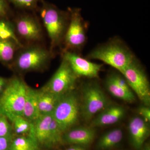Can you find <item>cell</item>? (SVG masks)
Returning <instances> with one entry per match:
<instances>
[{
	"label": "cell",
	"instance_id": "29",
	"mask_svg": "<svg viewBox=\"0 0 150 150\" xmlns=\"http://www.w3.org/2000/svg\"><path fill=\"white\" fill-rule=\"evenodd\" d=\"M13 139V136L0 137V150H8Z\"/></svg>",
	"mask_w": 150,
	"mask_h": 150
},
{
	"label": "cell",
	"instance_id": "12",
	"mask_svg": "<svg viewBox=\"0 0 150 150\" xmlns=\"http://www.w3.org/2000/svg\"><path fill=\"white\" fill-rule=\"evenodd\" d=\"M128 128L132 146L140 149L149 136V123L142 117L135 116L129 121Z\"/></svg>",
	"mask_w": 150,
	"mask_h": 150
},
{
	"label": "cell",
	"instance_id": "15",
	"mask_svg": "<svg viewBox=\"0 0 150 150\" xmlns=\"http://www.w3.org/2000/svg\"><path fill=\"white\" fill-rule=\"evenodd\" d=\"M52 118V115H40L32 123L28 135L34 137L40 146L49 148V130Z\"/></svg>",
	"mask_w": 150,
	"mask_h": 150
},
{
	"label": "cell",
	"instance_id": "25",
	"mask_svg": "<svg viewBox=\"0 0 150 150\" xmlns=\"http://www.w3.org/2000/svg\"><path fill=\"white\" fill-rule=\"evenodd\" d=\"M8 2L19 9L23 10L34 11L37 9L41 0H7Z\"/></svg>",
	"mask_w": 150,
	"mask_h": 150
},
{
	"label": "cell",
	"instance_id": "21",
	"mask_svg": "<svg viewBox=\"0 0 150 150\" xmlns=\"http://www.w3.org/2000/svg\"><path fill=\"white\" fill-rule=\"evenodd\" d=\"M8 150H40V146L34 137L28 135L13 139Z\"/></svg>",
	"mask_w": 150,
	"mask_h": 150
},
{
	"label": "cell",
	"instance_id": "19",
	"mask_svg": "<svg viewBox=\"0 0 150 150\" xmlns=\"http://www.w3.org/2000/svg\"><path fill=\"white\" fill-rule=\"evenodd\" d=\"M23 46L13 40L0 39V62L10 66L17 52Z\"/></svg>",
	"mask_w": 150,
	"mask_h": 150
},
{
	"label": "cell",
	"instance_id": "8",
	"mask_svg": "<svg viewBox=\"0 0 150 150\" xmlns=\"http://www.w3.org/2000/svg\"><path fill=\"white\" fill-rule=\"evenodd\" d=\"M121 74L141 102L146 106H149V82L144 70L136 58Z\"/></svg>",
	"mask_w": 150,
	"mask_h": 150
},
{
	"label": "cell",
	"instance_id": "2",
	"mask_svg": "<svg viewBox=\"0 0 150 150\" xmlns=\"http://www.w3.org/2000/svg\"><path fill=\"white\" fill-rule=\"evenodd\" d=\"M86 58L101 61L121 74L136 57L122 40L114 38L92 50Z\"/></svg>",
	"mask_w": 150,
	"mask_h": 150
},
{
	"label": "cell",
	"instance_id": "22",
	"mask_svg": "<svg viewBox=\"0 0 150 150\" xmlns=\"http://www.w3.org/2000/svg\"><path fill=\"white\" fill-rule=\"evenodd\" d=\"M0 39H10L23 45L16 35L13 22L8 18H0Z\"/></svg>",
	"mask_w": 150,
	"mask_h": 150
},
{
	"label": "cell",
	"instance_id": "24",
	"mask_svg": "<svg viewBox=\"0 0 150 150\" xmlns=\"http://www.w3.org/2000/svg\"><path fill=\"white\" fill-rule=\"evenodd\" d=\"M11 122L13 123L14 129L16 134L21 135L29 133L32 123L23 116H17Z\"/></svg>",
	"mask_w": 150,
	"mask_h": 150
},
{
	"label": "cell",
	"instance_id": "17",
	"mask_svg": "<svg viewBox=\"0 0 150 150\" xmlns=\"http://www.w3.org/2000/svg\"><path fill=\"white\" fill-rule=\"evenodd\" d=\"M40 115L36 96V90L28 87L23 116L31 123Z\"/></svg>",
	"mask_w": 150,
	"mask_h": 150
},
{
	"label": "cell",
	"instance_id": "16",
	"mask_svg": "<svg viewBox=\"0 0 150 150\" xmlns=\"http://www.w3.org/2000/svg\"><path fill=\"white\" fill-rule=\"evenodd\" d=\"M36 96L40 115H52L61 96L42 88L36 90Z\"/></svg>",
	"mask_w": 150,
	"mask_h": 150
},
{
	"label": "cell",
	"instance_id": "18",
	"mask_svg": "<svg viewBox=\"0 0 150 150\" xmlns=\"http://www.w3.org/2000/svg\"><path fill=\"white\" fill-rule=\"evenodd\" d=\"M105 83L108 91L113 96L129 103L134 102L136 100L133 91H128L122 88L115 82L111 74L108 76Z\"/></svg>",
	"mask_w": 150,
	"mask_h": 150
},
{
	"label": "cell",
	"instance_id": "30",
	"mask_svg": "<svg viewBox=\"0 0 150 150\" xmlns=\"http://www.w3.org/2000/svg\"><path fill=\"white\" fill-rule=\"evenodd\" d=\"M8 80L0 76V93H1L8 83Z\"/></svg>",
	"mask_w": 150,
	"mask_h": 150
},
{
	"label": "cell",
	"instance_id": "13",
	"mask_svg": "<svg viewBox=\"0 0 150 150\" xmlns=\"http://www.w3.org/2000/svg\"><path fill=\"white\" fill-rule=\"evenodd\" d=\"M96 131L93 127H81L71 128L63 135V142L69 144L88 146L93 142Z\"/></svg>",
	"mask_w": 150,
	"mask_h": 150
},
{
	"label": "cell",
	"instance_id": "31",
	"mask_svg": "<svg viewBox=\"0 0 150 150\" xmlns=\"http://www.w3.org/2000/svg\"><path fill=\"white\" fill-rule=\"evenodd\" d=\"M66 150H86L83 146L74 145Z\"/></svg>",
	"mask_w": 150,
	"mask_h": 150
},
{
	"label": "cell",
	"instance_id": "7",
	"mask_svg": "<svg viewBox=\"0 0 150 150\" xmlns=\"http://www.w3.org/2000/svg\"><path fill=\"white\" fill-rule=\"evenodd\" d=\"M82 94L81 113L86 122L90 121L95 115L110 104L104 92L96 83L85 84Z\"/></svg>",
	"mask_w": 150,
	"mask_h": 150
},
{
	"label": "cell",
	"instance_id": "6",
	"mask_svg": "<svg viewBox=\"0 0 150 150\" xmlns=\"http://www.w3.org/2000/svg\"><path fill=\"white\" fill-rule=\"evenodd\" d=\"M68 10L69 21L63 41L62 52L78 53L85 45L88 25L83 18L79 8H69Z\"/></svg>",
	"mask_w": 150,
	"mask_h": 150
},
{
	"label": "cell",
	"instance_id": "20",
	"mask_svg": "<svg viewBox=\"0 0 150 150\" xmlns=\"http://www.w3.org/2000/svg\"><path fill=\"white\" fill-rule=\"evenodd\" d=\"M123 133L120 129H115L106 132L100 138L97 143L96 148L99 150L112 149L121 142Z\"/></svg>",
	"mask_w": 150,
	"mask_h": 150
},
{
	"label": "cell",
	"instance_id": "14",
	"mask_svg": "<svg viewBox=\"0 0 150 150\" xmlns=\"http://www.w3.org/2000/svg\"><path fill=\"white\" fill-rule=\"evenodd\" d=\"M126 111L125 108L121 105L110 104L94 118L91 127L94 128L115 124L123 118Z\"/></svg>",
	"mask_w": 150,
	"mask_h": 150
},
{
	"label": "cell",
	"instance_id": "1",
	"mask_svg": "<svg viewBox=\"0 0 150 150\" xmlns=\"http://www.w3.org/2000/svg\"><path fill=\"white\" fill-rule=\"evenodd\" d=\"M39 4L38 8L39 15L50 40L49 49L54 54L55 49L63 45L69 21V13L44 0Z\"/></svg>",
	"mask_w": 150,
	"mask_h": 150
},
{
	"label": "cell",
	"instance_id": "10",
	"mask_svg": "<svg viewBox=\"0 0 150 150\" xmlns=\"http://www.w3.org/2000/svg\"><path fill=\"white\" fill-rule=\"evenodd\" d=\"M18 37L30 43H37L43 36L42 25L36 16L30 13L19 15L13 22Z\"/></svg>",
	"mask_w": 150,
	"mask_h": 150
},
{
	"label": "cell",
	"instance_id": "27",
	"mask_svg": "<svg viewBox=\"0 0 150 150\" xmlns=\"http://www.w3.org/2000/svg\"><path fill=\"white\" fill-rule=\"evenodd\" d=\"M7 0H0V18H8L9 7Z\"/></svg>",
	"mask_w": 150,
	"mask_h": 150
},
{
	"label": "cell",
	"instance_id": "26",
	"mask_svg": "<svg viewBox=\"0 0 150 150\" xmlns=\"http://www.w3.org/2000/svg\"><path fill=\"white\" fill-rule=\"evenodd\" d=\"M8 120L4 116L0 115V137L13 136V128Z\"/></svg>",
	"mask_w": 150,
	"mask_h": 150
},
{
	"label": "cell",
	"instance_id": "28",
	"mask_svg": "<svg viewBox=\"0 0 150 150\" xmlns=\"http://www.w3.org/2000/svg\"><path fill=\"white\" fill-rule=\"evenodd\" d=\"M139 114L140 117H142L146 122H149L150 121V109L149 106H141L139 108L138 110Z\"/></svg>",
	"mask_w": 150,
	"mask_h": 150
},
{
	"label": "cell",
	"instance_id": "32",
	"mask_svg": "<svg viewBox=\"0 0 150 150\" xmlns=\"http://www.w3.org/2000/svg\"><path fill=\"white\" fill-rule=\"evenodd\" d=\"M143 150H150V148L149 146H146V147L144 148V149Z\"/></svg>",
	"mask_w": 150,
	"mask_h": 150
},
{
	"label": "cell",
	"instance_id": "9",
	"mask_svg": "<svg viewBox=\"0 0 150 150\" xmlns=\"http://www.w3.org/2000/svg\"><path fill=\"white\" fill-rule=\"evenodd\" d=\"M79 78L67 60L62 58L58 69L43 88L57 95H64L73 91Z\"/></svg>",
	"mask_w": 150,
	"mask_h": 150
},
{
	"label": "cell",
	"instance_id": "3",
	"mask_svg": "<svg viewBox=\"0 0 150 150\" xmlns=\"http://www.w3.org/2000/svg\"><path fill=\"white\" fill-rule=\"evenodd\" d=\"M28 87L18 77L8 80L0 95V115L11 121L17 116H23Z\"/></svg>",
	"mask_w": 150,
	"mask_h": 150
},
{
	"label": "cell",
	"instance_id": "11",
	"mask_svg": "<svg viewBox=\"0 0 150 150\" xmlns=\"http://www.w3.org/2000/svg\"><path fill=\"white\" fill-rule=\"evenodd\" d=\"M62 54V58L68 62L78 77H84L90 79L98 77L102 65L90 62L76 52L63 51Z\"/></svg>",
	"mask_w": 150,
	"mask_h": 150
},
{
	"label": "cell",
	"instance_id": "5",
	"mask_svg": "<svg viewBox=\"0 0 150 150\" xmlns=\"http://www.w3.org/2000/svg\"><path fill=\"white\" fill-rule=\"evenodd\" d=\"M73 91L62 96L52 113V116L64 133L78 123L81 105L78 96Z\"/></svg>",
	"mask_w": 150,
	"mask_h": 150
},
{
	"label": "cell",
	"instance_id": "23",
	"mask_svg": "<svg viewBox=\"0 0 150 150\" xmlns=\"http://www.w3.org/2000/svg\"><path fill=\"white\" fill-rule=\"evenodd\" d=\"M62 132L54 118H52L49 130V148L54 147L63 142Z\"/></svg>",
	"mask_w": 150,
	"mask_h": 150
},
{
	"label": "cell",
	"instance_id": "4",
	"mask_svg": "<svg viewBox=\"0 0 150 150\" xmlns=\"http://www.w3.org/2000/svg\"><path fill=\"white\" fill-rule=\"evenodd\" d=\"M54 56L46 47L29 43L19 49L10 66L22 72L41 71L48 67Z\"/></svg>",
	"mask_w": 150,
	"mask_h": 150
}]
</instances>
